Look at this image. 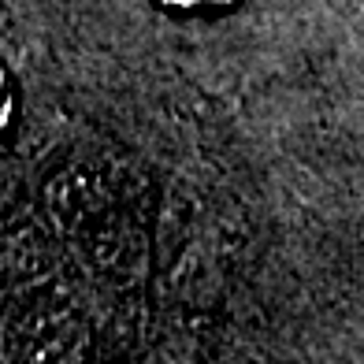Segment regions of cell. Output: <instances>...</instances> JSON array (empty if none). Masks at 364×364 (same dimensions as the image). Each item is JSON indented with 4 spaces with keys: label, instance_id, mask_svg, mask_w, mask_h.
Listing matches in <instances>:
<instances>
[{
    "label": "cell",
    "instance_id": "1",
    "mask_svg": "<svg viewBox=\"0 0 364 364\" xmlns=\"http://www.w3.org/2000/svg\"><path fill=\"white\" fill-rule=\"evenodd\" d=\"M168 4H178V8H205V4H227V0H168Z\"/></svg>",
    "mask_w": 364,
    "mask_h": 364
}]
</instances>
